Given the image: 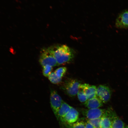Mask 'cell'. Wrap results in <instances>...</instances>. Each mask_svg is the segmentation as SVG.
Masks as SVG:
<instances>
[{
  "label": "cell",
  "mask_w": 128,
  "mask_h": 128,
  "mask_svg": "<svg viewBox=\"0 0 128 128\" xmlns=\"http://www.w3.org/2000/svg\"><path fill=\"white\" fill-rule=\"evenodd\" d=\"M58 65H64L71 62L74 57L72 50L65 45H61L48 48Z\"/></svg>",
  "instance_id": "6da1fadb"
},
{
  "label": "cell",
  "mask_w": 128,
  "mask_h": 128,
  "mask_svg": "<svg viewBox=\"0 0 128 128\" xmlns=\"http://www.w3.org/2000/svg\"><path fill=\"white\" fill-rule=\"evenodd\" d=\"M81 84L78 80L70 78L65 80L62 88L67 95L74 97L77 95Z\"/></svg>",
  "instance_id": "7a4b0ae2"
},
{
  "label": "cell",
  "mask_w": 128,
  "mask_h": 128,
  "mask_svg": "<svg viewBox=\"0 0 128 128\" xmlns=\"http://www.w3.org/2000/svg\"><path fill=\"white\" fill-rule=\"evenodd\" d=\"M39 61L42 67L46 65H50L52 67L58 66L55 57L48 48L43 49L42 50Z\"/></svg>",
  "instance_id": "3957f363"
},
{
  "label": "cell",
  "mask_w": 128,
  "mask_h": 128,
  "mask_svg": "<svg viewBox=\"0 0 128 128\" xmlns=\"http://www.w3.org/2000/svg\"><path fill=\"white\" fill-rule=\"evenodd\" d=\"M63 102L61 97L56 91L52 90L50 91V103L51 107L54 114L57 118L58 114L60 108Z\"/></svg>",
  "instance_id": "277c9868"
},
{
  "label": "cell",
  "mask_w": 128,
  "mask_h": 128,
  "mask_svg": "<svg viewBox=\"0 0 128 128\" xmlns=\"http://www.w3.org/2000/svg\"><path fill=\"white\" fill-rule=\"evenodd\" d=\"M112 92L108 86L100 85L97 88L96 96L103 103H108L111 98Z\"/></svg>",
  "instance_id": "5b68a950"
},
{
  "label": "cell",
  "mask_w": 128,
  "mask_h": 128,
  "mask_svg": "<svg viewBox=\"0 0 128 128\" xmlns=\"http://www.w3.org/2000/svg\"><path fill=\"white\" fill-rule=\"evenodd\" d=\"M106 110L99 108L92 109L83 110V114L89 120L102 118Z\"/></svg>",
  "instance_id": "8992f818"
},
{
  "label": "cell",
  "mask_w": 128,
  "mask_h": 128,
  "mask_svg": "<svg viewBox=\"0 0 128 128\" xmlns=\"http://www.w3.org/2000/svg\"><path fill=\"white\" fill-rule=\"evenodd\" d=\"M116 26L120 28H128V10H124L116 18Z\"/></svg>",
  "instance_id": "52a82bcc"
},
{
  "label": "cell",
  "mask_w": 128,
  "mask_h": 128,
  "mask_svg": "<svg viewBox=\"0 0 128 128\" xmlns=\"http://www.w3.org/2000/svg\"><path fill=\"white\" fill-rule=\"evenodd\" d=\"M79 88L84 90L87 96L88 100L96 96L97 87L87 84H81Z\"/></svg>",
  "instance_id": "ba28073f"
},
{
  "label": "cell",
  "mask_w": 128,
  "mask_h": 128,
  "mask_svg": "<svg viewBox=\"0 0 128 128\" xmlns=\"http://www.w3.org/2000/svg\"><path fill=\"white\" fill-rule=\"evenodd\" d=\"M79 115L78 112L72 107L70 111L62 121L69 124H73L77 121Z\"/></svg>",
  "instance_id": "9c48e42d"
},
{
  "label": "cell",
  "mask_w": 128,
  "mask_h": 128,
  "mask_svg": "<svg viewBox=\"0 0 128 128\" xmlns=\"http://www.w3.org/2000/svg\"><path fill=\"white\" fill-rule=\"evenodd\" d=\"M103 103L97 96L88 100L84 104L89 109L99 108L103 105Z\"/></svg>",
  "instance_id": "30bf717a"
},
{
  "label": "cell",
  "mask_w": 128,
  "mask_h": 128,
  "mask_svg": "<svg viewBox=\"0 0 128 128\" xmlns=\"http://www.w3.org/2000/svg\"><path fill=\"white\" fill-rule=\"evenodd\" d=\"M110 116L112 121V128H125L124 123L113 111Z\"/></svg>",
  "instance_id": "8fae6325"
},
{
  "label": "cell",
  "mask_w": 128,
  "mask_h": 128,
  "mask_svg": "<svg viewBox=\"0 0 128 128\" xmlns=\"http://www.w3.org/2000/svg\"><path fill=\"white\" fill-rule=\"evenodd\" d=\"M72 108V107L68 104L63 101L58 112L57 118L58 119L59 118L62 120L70 111Z\"/></svg>",
  "instance_id": "7c38bea8"
},
{
  "label": "cell",
  "mask_w": 128,
  "mask_h": 128,
  "mask_svg": "<svg viewBox=\"0 0 128 128\" xmlns=\"http://www.w3.org/2000/svg\"><path fill=\"white\" fill-rule=\"evenodd\" d=\"M108 110V108L106 110L102 118L101 128H112V120L109 116Z\"/></svg>",
  "instance_id": "4fadbf2b"
},
{
  "label": "cell",
  "mask_w": 128,
  "mask_h": 128,
  "mask_svg": "<svg viewBox=\"0 0 128 128\" xmlns=\"http://www.w3.org/2000/svg\"><path fill=\"white\" fill-rule=\"evenodd\" d=\"M49 80L50 82L53 84H58L61 82L62 78L57 76L54 72H52L48 77Z\"/></svg>",
  "instance_id": "5bb4252c"
},
{
  "label": "cell",
  "mask_w": 128,
  "mask_h": 128,
  "mask_svg": "<svg viewBox=\"0 0 128 128\" xmlns=\"http://www.w3.org/2000/svg\"><path fill=\"white\" fill-rule=\"evenodd\" d=\"M78 98L80 101L82 103H85L88 100L87 96L84 90L79 88L77 95Z\"/></svg>",
  "instance_id": "9a60e30c"
},
{
  "label": "cell",
  "mask_w": 128,
  "mask_h": 128,
  "mask_svg": "<svg viewBox=\"0 0 128 128\" xmlns=\"http://www.w3.org/2000/svg\"><path fill=\"white\" fill-rule=\"evenodd\" d=\"M67 70L66 67H60L56 69L54 72L58 78L62 79L66 73Z\"/></svg>",
  "instance_id": "2e32d148"
},
{
  "label": "cell",
  "mask_w": 128,
  "mask_h": 128,
  "mask_svg": "<svg viewBox=\"0 0 128 128\" xmlns=\"http://www.w3.org/2000/svg\"><path fill=\"white\" fill-rule=\"evenodd\" d=\"M52 66L49 65H46L43 67L42 73L44 76L48 77L52 72Z\"/></svg>",
  "instance_id": "e0dca14e"
},
{
  "label": "cell",
  "mask_w": 128,
  "mask_h": 128,
  "mask_svg": "<svg viewBox=\"0 0 128 128\" xmlns=\"http://www.w3.org/2000/svg\"><path fill=\"white\" fill-rule=\"evenodd\" d=\"M102 118L94 119L88 120L87 122L92 124L95 128H100Z\"/></svg>",
  "instance_id": "ac0fdd59"
},
{
  "label": "cell",
  "mask_w": 128,
  "mask_h": 128,
  "mask_svg": "<svg viewBox=\"0 0 128 128\" xmlns=\"http://www.w3.org/2000/svg\"><path fill=\"white\" fill-rule=\"evenodd\" d=\"M70 128H86L85 123L83 122H78L72 125Z\"/></svg>",
  "instance_id": "d6986e66"
},
{
  "label": "cell",
  "mask_w": 128,
  "mask_h": 128,
  "mask_svg": "<svg viewBox=\"0 0 128 128\" xmlns=\"http://www.w3.org/2000/svg\"><path fill=\"white\" fill-rule=\"evenodd\" d=\"M86 128H95L89 123L87 122L85 123Z\"/></svg>",
  "instance_id": "ffe728a7"
},
{
  "label": "cell",
  "mask_w": 128,
  "mask_h": 128,
  "mask_svg": "<svg viewBox=\"0 0 128 128\" xmlns=\"http://www.w3.org/2000/svg\"><path fill=\"white\" fill-rule=\"evenodd\" d=\"M125 128H128V126H126V127H125Z\"/></svg>",
  "instance_id": "44dd1931"
},
{
  "label": "cell",
  "mask_w": 128,
  "mask_h": 128,
  "mask_svg": "<svg viewBox=\"0 0 128 128\" xmlns=\"http://www.w3.org/2000/svg\"></svg>",
  "instance_id": "7402d4cb"
}]
</instances>
